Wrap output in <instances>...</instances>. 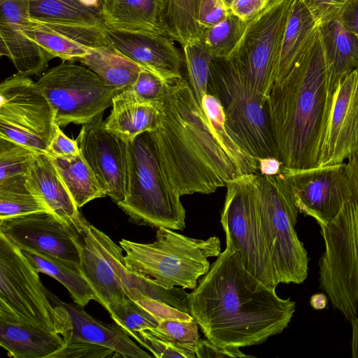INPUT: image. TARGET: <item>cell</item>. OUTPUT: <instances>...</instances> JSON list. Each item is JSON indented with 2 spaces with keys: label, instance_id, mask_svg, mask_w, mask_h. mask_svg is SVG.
<instances>
[{
  "label": "cell",
  "instance_id": "6da1fadb",
  "mask_svg": "<svg viewBox=\"0 0 358 358\" xmlns=\"http://www.w3.org/2000/svg\"><path fill=\"white\" fill-rule=\"evenodd\" d=\"M187 301L206 338L222 348L265 342L287 327L296 310L294 301L254 277L227 245Z\"/></svg>",
  "mask_w": 358,
  "mask_h": 358
},
{
  "label": "cell",
  "instance_id": "7a4b0ae2",
  "mask_svg": "<svg viewBox=\"0 0 358 358\" xmlns=\"http://www.w3.org/2000/svg\"><path fill=\"white\" fill-rule=\"evenodd\" d=\"M159 109L157 127L150 133L164 176L180 196L213 193L242 175L182 76L165 82Z\"/></svg>",
  "mask_w": 358,
  "mask_h": 358
},
{
  "label": "cell",
  "instance_id": "3957f363",
  "mask_svg": "<svg viewBox=\"0 0 358 358\" xmlns=\"http://www.w3.org/2000/svg\"><path fill=\"white\" fill-rule=\"evenodd\" d=\"M334 94L318 25L299 60L274 82L268 96L278 158L285 167L319 166Z\"/></svg>",
  "mask_w": 358,
  "mask_h": 358
},
{
  "label": "cell",
  "instance_id": "277c9868",
  "mask_svg": "<svg viewBox=\"0 0 358 358\" xmlns=\"http://www.w3.org/2000/svg\"><path fill=\"white\" fill-rule=\"evenodd\" d=\"M119 244L129 271L166 289L180 286L194 289L199 278L210 269L208 257L221 252L216 236L196 239L165 227L157 228L151 243L122 239Z\"/></svg>",
  "mask_w": 358,
  "mask_h": 358
},
{
  "label": "cell",
  "instance_id": "5b68a950",
  "mask_svg": "<svg viewBox=\"0 0 358 358\" xmlns=\"http://www.w3.org/2000/svg\"><path fill=\"white\" fill-rule=\"evenodd\" d=\"M124 199L117 206L139 225L183 230L185 210L162 173L149 131L127 142Z\"/></svg>",
  "mask_w": 358,
  "mask_h": 358
},
{
  "label": "cell",
  "instance_id": "8992f818",
  "mask_svg": "<svg viewBox=\"0 0 358 358\" xmlns=\"http://www.w3.org/2000/svg\"><path fill=\"white\" fill-rule=\"evenodd\" d=\"M208 93L220 101L232 138L248 155L258 161L278 158L267 99L229 59H212Z\"/></svg>",
  "mask_w": 358,
  "mask_h": 358
},
{
  "label": "cell",
  "instance_id": "52a82bcc",
  "mask_svg": "<svg viewBox=\"0 0 358 358\" xmlns=\"http://www.w3.org/2000/svg\"><path fill=\"white\" fill-rule=\"evenodd\" d=\"M221 214L226 245L254 277L271 287L278 285L262 223L257 174L229 180Z\"/></svg>",
  "mask_w": 358,
  "mask_h": 358
},
{
  "label": "cell",
  "instance_id": "ba28073f",
  "mask_svg": "<svg viewBox=\"0 0 358 358\" xmlns=\"http://www.w3.org/2000/svg\"><path fill=\"white\" fill-rule=\"evenodd\" d=\"M262 223L277 282L301 284L308 274L309 259L294 226L299 210L282 172L257 174Z\"/></svg>",
  "mask_w": 358,
  "mask_h": 358
},
{
  "label": "cell",
  "instance_id": "9c48e42d",
  "mask_svg": "<svg viewBox=\"0 0 358 358\" xmlns=\"http://www.w3.org/2000/svg\"><path fill=\"white\" fill-rule=\"evenodd\" d=\"M22 251L0 234V310L61 335L66 309L42 284Z\"/></svg>",
  "mask_w": 358,
  "mask_h": 358
},
{
  "label": "cell",
  "instance_id": "30bf717a",
  "mask_svg": "<svg viewBox=\"0 0 358 358\" xmlns=\"http://www.w3.org/2000/svg\"><path fill=\"white\" fill-rule=\"evenodd\" d=\"M36 83L51 105L60 128L96 120L122 91L106 83L87 67L67 62L50 69Z\"/></svg>",
  "mask_w": 358,
  "mask_h": 358
},
{
  "label": "cell",
  "instance_id": "8fae6325",
  "mask_svg": "<svg viewBox=\"0 0 358 358\" xmlns=\"http://www.w3.org/2000/svg\"><path fill=\"white\" fill-rule=\"evenodd\" d=\"M293 0H273L247 22L241 40L227 57L252 87L268 99L275 82L281 44Z\"/></svg>",
  "mask_w": 358,
  "mask_h": 358
},
{
  "label": "cell",
  "instance_id": "7c38bea8",
  "mask_svg": "<svg viewBox=\"0 0 358 358\" xmlns=\"http://www.w3.org/2000/svg\"><path fill=\"white\" fill-rule=\"evenodd\" d=\"M56 123L51 105L28 76L16 74L0 85V137L48 155Z\"/></svg>",
  "mask_w": 358,
  "mask_h": 358
},
{
  "label": "cell",
  "instance_id": "4fadbf2b",
  "mask_svg": "<svg viewBox=\"0 0 358 358\" xmlns=\"http://www.w3.org/2000/svg\"><path fill=\"white\" fill-rule=\"evenodd\" d=\"M281 172L299 212L315 219L319 226L336 216L350 194L345 163L306 169L283 166Z\"/></svg>",
  "mask_w": 358,
  "mask_h": 358
},
{
  "label": "cell",
  "instance_id": "5bb4252c",
  "mask_svg": "<svg viewBox=\"0 0 358 358\" xmlns=\"http://www.w3.org/2000/svg\"><path fill=\"white\" fill-rule=\"evenodd\" d=\"M0 234L21 250L40 251L79 268L83 248L80 236L52 213L1 220Z\"/></svg>",
  "mask_w": 358,
  "mask_h": 358
},
{
  "label": "cell",
  "instance_id": "9a60e30c",
  "mask_svg": "<svg viewBox=\"0 0 358 358\" xmlns=\"http://www.w3.org/2000/svg\"><path fill=\"white\" fill-rule=\"evenodd\" d=\"M76 141L107 196L117 204L122 201L127 188V143L105 128L103 115L83 124Z\"/></svg>",
  "mask_w": 358,
  "mask_h": 358
},
{
  "label": "cell",
  "instance_id": "2e32d148",
  "mask_svg": "<svg viewBox=\"0 0 358 358\" xmlns=\"http://www.w3.org/2000/svg\"><path fill=\"white\" fill-rule=\"evenodd\" d=\"M358 153V69L334 91L319 166L343 163Z\"/></svg>",
  "mask_w": 358,
  "mask_h": 358
},
{
  "label": "cell",
  "instance_id": "e0dca14e",
  "mask_svg": "<svg viewBox=\"0 0 358 358\" xmlns=\"http://www.w3.org/2000/svg\"><path fill=\"white\" fill-rule=\"evenodd\" d=\"M103 34L106 43L164 82L182 76L184 57L171 37L105 25Z\"/></svg>",
  "mask_w": 358,
  "mask_h": 358
},
{
  "label": "cell",
  "instance_id": "ac0fdd59",
  "mask_svg": "<svg viewBox=\"0 0 358 358\" xmlns=\"http://www.w3.org/2000/svg\"><path fill=\"white\" fill-rule=\"evenodd\" d=\"M29 36L53 58L79 60L94 47L106 43L103 27L43 22L31 17Z\"/></svg>",
  "mask_w": 358,
  "mask_h": 358
},
{
  "label": "cell",
  "instance_id": "d6986e66",
  "mask_svg": "<svg viewBox=\"0 0 358 358\" xmlns=\"http://www.w3.org/2000/svg\"><path fill=\"white\" fill-rule=\"evenodd\" d=\"M66 310L64 340L82 341L108 347L124 358H147L152 356L141 348L118 324L103 322L88 313L80 306L66 303L55 296Z\"/></svg>",
  "mask_w": 358,
  "mask_h": 358
},
{
  "label": "cell",
  "instance_id": "ffe728a7",
  "mask_svg": "<svg viewBox=\"0 0 358 358\" xmlns=\"http://www.w3.org/2000/svg\"><path fill=\"white\" fill-rule=\"evenodd\" d=\"M29 189L42 200L52 213L80 236L87 222L80 213L51 158L38 154L25 177Z\"/></svg>",
  "mask_w": 358,
  "mask_h": 358
},
{
  "label": "cell",
  "instance_id": "44dd1931",
  "mask_svg": "<svg viewBox=\"0 0 358 358\" xmlns=\"http://www.w3.org/2000/svg\"><path fill=\"white\" fill-rule=\"evenodd\" d=\"M66 341L58 333L0 310V345L14 358H51Z\"/></svg>",
  "mask_w": 358,
  "mask_h": 358
},
{
  "label": "cell",
  "instance_id": "7402d4cb",
  "mask_svg": "<svg viewBox=\"0 0 358 358\" xmlns=\"http://www.w3.org/2000/svg\"><path fill=\"white\" fill-rule=\"evenodd\" d=\"M80 236L83 248L79 270L95 292L98 302L107 310L111 304L125 301L129 297L122 289L111 263L99 245L88 222Z\"/></svg>",
  "mask_w": 358,
  "mask_h": 358
},
{
  "label": "cell",
  "instance_id": "603a6c76",
  "mask_svg": "<svg viewBox=\"0 0 358 358\" xmlns=\"http://www.w3.org/2000/svg\"><path fill=\"white\" fill-rule=\"evenodd\" d=\"M159 117V106L141 101L129 87L114 96L104 126L127 143L142 133L155 130Z\"/></svg>",
  "mask_w": 358,
  "mask_h": 358
},
{
  "label": "cell",
  "instance_id": "cb8c5ba5",
  "mask_svg": "<svg viewBox=\"0 0 358 358\" xmlns=\"http://www.w3.org/2000/svg\"><path fill=\"white\" fill-rule=\"evenodd\" d=\"M331 88L358 69V38L347 30L339 17L319 24Z\"/></svg>",
  "mask_w": 358,
  "mask_h": 358
},
{
  "label": "cell",
  "instance_id": "d4e9b609",
  "mask_svg": "<svg viewBox=\"0 0 358 358\" xmlns=\"http://www.w3.org/2000/svg\"><path fill=\"white\" fill-rule=\"evenodd\" d=\"M101 15L103 24L113 29L166 35L159 0H103Z\"/></svg>",
  "mask_w": 358,
  "mask_h": 358
},
{
  "label": "cell",
  "instance_id": "484cf974",
  "mask_svg": "<svg viewBox=\"0 0 358 358\" xmlns=\"http://www.w3.org/2000/svg\"><path fill=\"white\" fill-rule=\"evenodd\" d=\"M27 29L0 20V54L10 59L18 74L36 76L53 57L29 36Z\"/></svg>",
  "mask_w": 358,
  "mask_h": 358
},
{
  "label": "cell",
  "instance_id": "4316f807",
  "mask_svg": "<svg viewBox=\"0 0 358 358\" xmlns=\"http://www.w3.org/2000/svg\"><path fill=\"white\" fill-rule=\"evenodd\" d=\"M319 25L303 0H293L285 27L275 82L284 78L306 49Z\"/></svg>",
  "mask_w": 358,
  "mask_h": 358
},
{
  "label": "cell",
  "instance_id": "83f0119b",
  "mask_svg": "<svg viewBox=\"0 0 358 358\" xmlns=\"http://www.w3.org/2000/svg\"><path fill=\"white\" fill-rule=\"evenodd\" d=\"M78 61L106 83L120 90L131 87L145 69L108 43L92 48Z\"/></svg>",
  "mask_w": 358,
  "mask_h": 358
},
{
  "label": "cell",
  "instance_id": "f1b7e54d",
  "mask_svg": "<svg viewBox=\"0 0 358 358\" xmlns=\"http://www.w3.org/2000/svg\"><path fill=\"white\" fill-rule=\"evenodd\" d=\"M21 250L39 273L50 275L64 285L75 303L84 307L92 300L98 302L95 292L82 275L79 268L40 251L31 249Z\"/></svg>",
  "mask_w": 358,
  "mask_h": 358
},
{
  "label": "cell",
  "instance_id": "f546056e",
  "mask_svg": "<svg viewBox=\"0 0 358 358\" xmlns=\"http://www.w3.org/2000/svg\"><path fill=\"white\" fill-rule=\"evenodd\" d=\"M50 158L78 208L107 196L81 153L73 157Z\"/></svg>",
  "mask_w": 358,
  "mask_h": 358
},
{
  "label": "cell",
  "instance_id": "4dcf8cb0",
  "mask_svg": "<svg viewBox=\"0 0 358 358\" xmlns=\"http://www.w3.org/2000/svg\"><path fill=\"white\" fill-rule=\"evenodd\" d=\"M201 0H159L161 20L166 35L182 46L199 42L203 33L197 22Z\"/></svg>",
  "mask_w": 358,
  "mask_h": 358
},
{
  "label": "cell",
  "instance_id": "1f68e13d",
  "mask_svg": "<svg viewBox=\"0 0 358 358\" xmlns=\"http://www.w3.org/2000/svg\"><path fill=\"white\" fill-rule=\"evenodd\" d=\"M31 18L67 24L104 26L101 11L83 5L79 0H30Z\"/></svg>",
  "mask_w": 358,
  "mask_h": 358
},
{
  "label": "cell",
  "instance_id": "d6a6232c",
  "mask_svg": "<svg viewBox=\"0 0 358 358\" xmlns=\"http://www.w3.org/2000/svg\"><path fill=\"white\" fill-rule=\"evenodd\" d=\"M201 107L218 143L242 174H259V162L248 155L232 138L218 99L208 93L202 99Z\"/></svg>",
  "mask_w": 358,
  "mask_h": 358
},
{
  "label": "cell",
  "instance_id": "836d02e7",
  "mask_svg": "<svg viewBox=\"0 0 358 358\" xmlns=\"http://www.w3.org/2000/svg\"><path fill=\"white\" fill-rule=\"evenodd\" d=\"M39 212L51 213L27 187L24 176L0 181V220Z\"/></svg>",
  "mask_w": 358,
  "mask_h": 358
},
{
  "label": "cell",
  "instance_id": "e575fe53",
  "mask_svg": "<svg viewBox=\"0 0 358 358\" xmlns=\"http://www.w3.org/2000/svg\"><path fill=\"white\" fill-rule=\"evenodd\" d=\"M247 22L230 13L223 21L203 31L199 43L213 58H227L243 36Z\"/></svg>",
  "mask_w": 358,
  "mask_h": 358
},
{
  "label": "cell",
  "instance_id": "d590c367",
  "mask_svg": "<svg viewBox=\"0 0 358 358\" xmlns=\"http://www.w3.org/2000/svg\"><path fill=\"white\" fill-rule=\"evenodd\" d=\"M198 324L192 315L187 317L162 320L150 331L183 353L185 358H194L195 348L199 340Z\"/></svg>",
  "mask_w": 358,
  "mask_h": 358
},
{
  "label": "cell",
  "instance_id": "8d00e7d4",
  "mask_svg": "<svg viewBox=\"0 0 358 358\" xmlns=\"http://www.w3.org/2000/svg\"><path fill=\"white\" fill-rule=\"evenodd\" d=\"M182 48L187 81L196 99L201 106L203 97L208 93L213 57L199 42L188 43Z\"/></svg>",
  "mask_w": 358,
  "mask_h": 358
},
{
  "label": "cell",
  "instance_id": "74e56055",
  "mask_svg": "<svg viewBox=\"0 0 358 358\" xmlns=\"http://www.w3.org/2000/svg\"><path fill=\"white\" fill-rule=\"evenodd\" d=\"M34 150L0 137V181L24 176L35 157Z\"/></svg>",
  "mask_w": 358,
  "mask_h": 358
},
{
  "label": "cell",
  "instance_id": "f35d334b",
  "mask_svg": "<svg viewBox=\"0 0 358 358\" xmlns=\"http://www.w3.org/2000/svg\"><path fill=\"white\" fill-rule=\"evenodd\" d=\"M107 310L114 322L127 334L133 331L155 328L161 321L152 312L130 298L122 303L110 305Z\"/></svg>",
  "mask_w": 358,
  "mask_h": 358
},
{
  "label": "cell",
  "instance_id": "ab89813d",
  "mask_svg": "<svg viewBox=\"0 0 358 358\" xmlns=\"http://www.w3.org/2000/svg\"><path fill=\"white\" fill-rule=\"evenodd\" d=\"M119 358L123 356L114 350L93 343L69 341L51 358Z\"/></svg>",
  "mask_w": 358,
  "mask_h": 358
},
{
  "label": "cell",
  "instance_id": "60d3db41",
  "mask_svg": "<svg viewBox=\"0 0 358 358\" xmlns=\"http://www.w3.org/2000/svg\"><path fill=\"white\" fill-rule=\"evenodd\" d=\"M130 87L139 99L156 106L159 105L165 93V82L145 69L139 73Z\"/></svg>",
  "mask_w": 358,
  "mask_h": 358
},
{
  "label": "cell",
  "instance_id": "b9f144b4",
  "mask_svg": "<svg viewBox=\"0 0 358 358\" xmlns=\"http://www.w3.org/2000/svg\"><path fill=\"white\" fill-rule=\"evenodd\" d=\"M128 335L130 337L134 338L141 345L150 351L155 357L185 358L183 353L154 334L150 329H145L138 331H133L129 333Z\"/></svg>",
  "mask_w": 358,
  "mask_h": 358
},
{
  "label": "cell",
  "instance_id": "7bdbcfd3",
  "mask_svg": "<svg viewBox=\"0 0 358 358\" xmlns=\"http://www.w3.org/2000/svg\"><path fill=\"white\" fill-rule=\"evenodd\" d=\"M230 13L229 9L222 0H201L197 22L204 30L223 21Z\"/></svg>",
  "mask_w": 358,
  "mask_h": 358
},
{
  "label": "cell",
  "instance_id": "ee69618b",
  "mask_svg": "<svg viewBox=\"0 0 358 358\" xmlns=\"http://www.w3.org/2000/svg\"><path fill=\"white\" fill-rule=\"evenodd\" d=\"M348 0H303L319 24L337 18Z\"/></svg>",
  "mask_w": 358,
  "mask_h": 358
},
{
  "label": "cell",
  "instance_id": "f6af8a7d",
  "mask_svg": "<svg viewBox=\"0 0 358 358\" xmlns=\"http://www.w3.org/2000/svg\"><path fill=\"white\" fill-rule=\"evenodd\" d=\"M80 154L78 142L69 138L57 125L48 146V155L51 157H68Z\"/></svg>",
  "mask_w": 358,
  "mask_h": 358
},
{
  "label": "cell",
  "instance_id": "bcb514c9",
  "mask_svg": "<svg viewBox=\"0 0 358 358\" xmlns=\"http://www.w3.org/2000/svg\"><path fill=\"white\" fill-rule=\"evenodd\" d=\"M195 355L196 357L199 358L250 357L243 354L239 348H222L208 339L199 340L195 348Z\"/></svg>",
  "mask_w": 358,
  "mask_h": 358
},
{
  "label": "cell",
  "instance_id": "7dc6e473",
  "mask_svg": "<svg viewBox=\"0 0 358 358\" xmlns=\"http://www.w3.org/2000/svg\"><path fill=\"white\" fill-rule=\"evenodd\" d=\"M273 0H235L229 8L230 13L245 22L261 13Z\"/></svg>",
  "mask_w": 358,
  "mask_h": 358
},
{
  "label": "cell",
  "instance_id": "c3c4849f",
  "mask_svg": "<svg viewBox=\"0 0 358 358\" xmlns=\"http://www.w3.org/2000/svg\"><path fill=\"white\" fill-rule=\"evenodd\" d=\"M339 18L345 28L358 38V0H348Z\"/></svg>",
  "mask_w": 358,
  "mask_h": 358
},
{
  "label": "cell",
  "instance_id": "681fc988",
  "mask_svg": "<svg viewBox=\"0 0 358 358\" xmlns=\"http://www.w3.org/2000/svg\"><path fill=\"white\" fill-rule=\"evenodd\" d=\"M259 172L263 176H274L280 173L283 168L282 163L276 157H267L259 161Z\"/></svg>",
  "mask_w": 358,
  "mask_h": 358
},
{
  "label": "cell",
  "instance_id": "f907efd6",
  "mask_svg": "<svg viewBox=\"0 0 358 358\" xmlns=\"http://www.w3.org/2000/svg\"><path fill=\"white\" fill-rule=\"evenodd\" d=\"M352 357L358 358V317L352 320Z\"/></svg>",
  "mask_w": 358,
  "mask_h": 358
},
{
  "label": "cell",
  "instance_id": "816d5d0a",
  "mask_svg": "<svg viewBox=\"0 0 358 358\" xmlns=\"http://www.w3.org/2000/svg\"><path fill=\"white\" fill-rule=\"evenodd\" d=\"M328 301V297L324 292L317 293L311 296L310 304L315 310H322L325 308Z\"/></svg>",
  "mask_w": 358,
  "mask_h": 358
},
{
  "label": "cell",
  "instance_id": "f5cc1de1",
  "mask_svg": "<svg viewBox=\"0 0 358 358\" xmlns=\"http://www.w3.org/2000/svg\"><path fill=\"white\" fill-rule=\"evenodd\" d=\"M224 4L229 9L235 0H222Z\"/></svg>",
  "mask_w": 358,
  "mask_h": 358
}]
</instances>
